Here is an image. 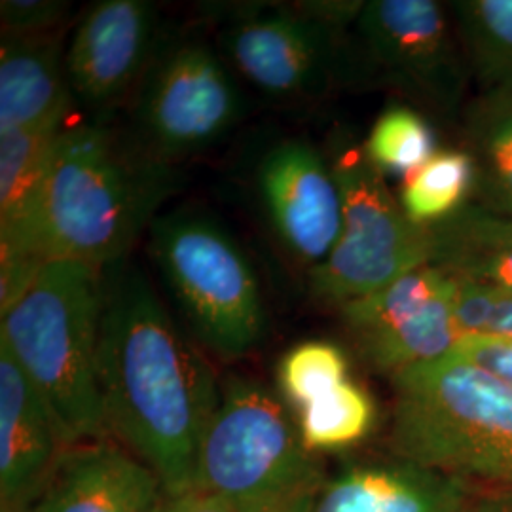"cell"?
<instances>
[{
	"label": "cell",
	"mask_w": 512,
	"mask_h": 512,
	"mask_svg": "<svg viewBox=\"0 0 512 512\" xmlns=\"http://www.w3.org/2000/svg\"><path fill=\"white\" fill-rule=\"evenodd\" d=\"M65 54V27L44 35H2L0 133L33 126L73 107Z\"/></svg>",
	"instance_id": "e0dca14e"
},
{
	"label": "cell",
	"mask_w": 512,
	"mask_h": 512,
	"mask_svg": "<svg viewBox=\"0 0 512 512\" xmlns=\"http://www.w3.org/2000/svg\"><path fill=\"white\" fill-rule=\"evenodd\" d=\"M348 357L327 340H308L289 349L277 365V389L294 412L319 401L348 382Z\"/></svg>",
	"instance_id": "603a6c76"
},
{
	"label": "cell",
	"mask_w": 512,
	"mask_h": 512,
	"mask_svg": "<svg viewBox=\"0 0 512 512\" xmlns=\"http://www.w3.org/2000/svg\"><path fill=\"white\" fill-rule=\"evenodd\" d=\"M465 143L482 207L512 217V92L482 93L469 107Z\"/></svg>",
	"instance_id": "d6986e66"
},
{
	"label": "cell",
	"mask_w": 512,
	"mask_h": 512,
	"mask_svg": "<svg viewBox=\"0 0 512 512\" xmlns=\"http://www.w3.org/2000/svg\"><path fill=\"white\" fill-rule=\"evenodd\" d=\"M456 293V279L427 264L340 311L361 355L391 378L448 357L458 346L463 332L456 319Z\"/></svg>",
	"instance_id": "8fae6325"
},
{
	"label": "cell",
	"mask_w": 512,
	"mask_h": 512,
	"mask_svg": "<svg viewBox=\"0 0 512 512\" xmlns=\"http://www.w3.org/2000/svg\"><path fill=\"white\" fill-rule=\"evenodd\" d=\"M473 186V162L467 152H437L404 177L399 202L406 217L425 226H437L454 217L465 205Z\"/></svg>",
	"instance_id": "44dd1931"
},
{
	"label": "cell",
	"mask_w": 512,
	"mask_h": 512,
	"mask_svg": "<svg viewBox=\"0 0 512 512\" xmlns=\"http://www.w3.org/2000/svg\"><path fill=\"white\" fill-rule=\"evenodd\" d=\"M467 512H512V492H476Z\"/></svg>",
	"instance_id": "f546056e"
},
{
	"label": "cell",
	"mask_w": 512,
	"mask_h": 512,
	"mask_svg": "<svg viewBox=\"0 0 512 512\" xmlns=\"http://www.w3.org/2000/svg\"><path fill=\"white\" fill-rule=\"evenodd\" d=\"M363 145L384 175L408 177L437 154L433 129L410 107H391L380 114Z\"/></svg>",
	"instance_id": "cb8c5ba5"
},
{
	"label": "cell",
	"mask_w": 512,
	"mask_h": 512,
	"mask_svg": "<svg viewBox=\"0 0 512 512\" xmlns=\"http://www.w3.org/2000/svg\"><path fill=\"white\" fill-rule=\"evenodd\" d=\"M103 268L50 260L0 310V344L35 385L69 446L109 439L99 391Z\"/></svg>",
	"instance_id": "3957f363"
},
{
	"label": "cell",
	"mask_w": 512,
	"mask_h": 512,
	"mask_svg": "<svg viewBox=\"0 0 512 512\" xmlns=\"http://www.w3.org/2000/svg\"><path fill=\"white\" fill-rule=\"evenodd\" d=\"M450 14L482 92H512V0H458Z\"/></svg>",
	"instance_id": "ffe728a7"
},
{
	"label": "cell",
	"mask_w": 512,
	"mask_h": 512,
	"mask_svg": "<svg viewBox=\"0 0 512 512\" xmlns=\"http://www.w3.org/2000/svg\"><path fill=\"white\" fill-rule=\"evenodd\" d=\"M459 359L490 372L512 387V340L501 336L465 334L452 351Z\"/></svg>",
	"instance_id": "4316f807"
},
{
	"label": "cell",
	"mask_w": 512,
	"mask_h": 512,
	"mask_svg": "<svg viewBox=\"0 0 512 512\" xmlns=\"http://www.w3.org/2000/svg\"><path fill=\"white\" fill-rule=\"evenodd\" d=\"M162 480L109 439L69 446L57 459L31 512H160Z\"/></svg>",
	"instance_id": "5bb4252c"
},
{
	"label": "cell",
	"mask_w": 512,
	"mask_h": 512,
	"mask_svg": "<svg viewBox=\"0 0 512 512\" xmlns=\"http://www.w3.org/2000/svg\"><path fill=\"white\" fill-rule=\"evenodd\" d=\"M67 448L50 408L0 344V512H31Z\"/></svg>",
	"instance_id": "9a60e30c"
},
{
	"label": "cell",
	"mask_w": 512,
	"mask_h": 512,
	"mask_svg": "<svg viewBox=\"0 0 512 512\" xmlns=\"http://www.w3.org/2000/svg\"><path fill=\"white\" fill-rule=\"evenodd\" d=\"M241 80L202 38L164 33L129 101V137L152 158L175 165L232 133L247 112Z\"/></svg>",
	"instance_id": "ba28073f"
},
{
	"label": "cell",
	"mask_w": 512,
	"mask_h": 512,
	"mask_svg": "<svg viewBox=\"0 0 512 512\" xmlns=\"http://www.w3.org/2000/svg\"><path fill=\"white\" fill-rule=\"evenodd\" d=\"M294 6L308 18L315 19L336 31H342L349 23L361 16L365 2H342V0H311V2H294Z\"/></svg>",
	"instance_id": "83f0119b"
},
{
	"label": "cell",
	"mask_w": 512,
	"mask_h": 512,
	"mask_svg": "<svg viewBox=\"0 0 512 512\" xmlns=\"http://www.w3.org/2000/svg\"><path fill=\"white\" fill-rule=\"evenodd\" d=\"M71 4L65 0H2V35H44L65 25Z\"/></svg>",
	"instance_id": "484cf974"
},
{
	"label": "cell",
	"mask_w": 512,
	"mask_h": 512,
	"mask_svg": "<svg viewBox=\"0 0 512 512\" xmlns=\"http://www.w3.org/2000/svg\"><path fill=\"white\" fill-rule=\"evenodd\" d=\"M164 37L160 10L148 0H99L67 42L65 71L88 118L110 122L131 101Z\"/></svg>",
	"instance_id": "7c38bea8"
},
{
	"label": "cell",
	"mask_w": 512,
	"mask_h": 512,
	"mask_svg": "<svg viewBox=\"0 0 512 512\" xmlns=\"http://www.w3.org/2000/svg\"><path fill=\"white\" fill-rule=\"evenodd\" d=\"M342 192L344 226L329 258L310 270L313 298L344 306L433 262L431 228L406 217L365 145L340 139L329 158Z\"/></svg>",
	"instance_id": "52a82bcc"
},
{
	"label": "cell",
	"mask_w": 512,
	"mask_h": 512,
	"mask_svg": "<svg viewBox=\"0 0 512 512\" xmlns=\"http://www.w3.org/2000/svg\"><path fill=\"white\" fill-rule=\"evenodd\" d=\"M160 512H232L228 511L219 501L207 497V495L198 494V492H188V494L175 495L167 497V501Z\"/></svg>",
	"instance_id": "f1b7e54d"
},
{
	"label": "cell",
	"mask_w": 512,
	"mask_h": 512,
	"mask_svg": "<svg viewBox=\"0 0 512 512\" xmlns=\"http://www.w3.org/2000/svg\"><path fill=\"white\" fill-rule=\"evenodd\" d=\"M148 234L150 256L196 340L222 359L255 351L266 334V304L232 234L198 209L164 213Z\"/></svg>",
	"instance_id": "8992f818"
},
{
	"label": "cell",
	"mask_w": 512,
	"mask_h": 512,
	"mask_svg": "<svg viewBox=\"0 0 512 512\" xmlns=\"http://www.w3.org/2000/svg\"><path fill=\"white\" fill-rule=\"evenodd\" d=\"M448 12L435 0L365 2L355 21L359 67L435 109H456L469 69Z\"/></svg>",
	"instance_id": "30bf717a"
},
{
	"label": "cell",
	"mask_w": 512,
	"mask_h": 512,
	"mask_svg": "<svg viewBox=\"0 0 512 512\" xmlns=\"http://www.w3.org/2000/svg\"><path fill=\"white\" fill-rule=\"evenodd\" d=\"M458 283L456 319L465 334L501 336L512 340V296L486 287Z\"/></svg>",
	"instance_id": "d4e9b609"
},
{
	"label": "cell",
	"mask_w": 512,
	"mask_h": 512,
	"mask_svg": "<svg viewBox=\"0 0 512 512\" xmlns=\"http://www.w3.org/2000/svg\"><path fill=\"white\" fill-rule=\"evenodd\" d=\"M395 458L475 492H512V387L456 355L391 376Z\"/></svg>",
	"instance_id": "277c9868"
},
{
	"label": "cell",
	"mask_w": 512,
	"mask_h": 512,
	"mask_svg": "<svg viewBox=\"0 0 512 512\" xmlns=\"http://www.w3.org/2000/svg\"><path fill=\"white\" fill-rule=\"evenodd\" d=\"M97 372L107 433L147 463L169 497L192 492L222 385L129 258L103 268Z\"/></svg>",
	"instance_id": "6da1fadb"
},
{
	"label": "cell",
	"mask_w": 512,
	"mask_h": 512,
	"mask_svg": "<svg viewBox=\"0 0 512 512\" xmlns=\"http://www.w3.org/2000/svg\"><path fill=\"white\" fill-rule=\"evenodd\" d=\"M300 439L311 454L349 450L370 433L376 406L361 385L348 380L294 416Z\"/></svg>",
	"instance_id": "7402d4cb"
},
{
	"label": "cell",
	"mask_w": 512,
	"mask_h": 512,
	"mask_svg": "<svg viewBox=\"0 0 512 512\" xmlns=\"http://www.w3.org/2000/svg\"><path fill=\"white\" fill-rule=\"evenodd\" d=\"M179 186L175 165L152 158L110 122L67 124L38 198V249L46 262L107 268L129 258Z\"/></svg>",
	"instance_id": "7a4b0ae2"
},
{
	"label": "cell",
	"mask_w": 512,
	"mask_h": 512,
	"mask_svg": "<svg viewBox=\"0 0 512 512\" xmlns=\"http://www.w3.org/2000/svg\"><path fill=\"white\" fill-rule=\"evenodd\" d=\"M256 194L275 238L296 262L317 268L344 226V202L330 160L306 139H283L256 165Z\"/></svg>",
	"instance_id": "4fadbf2b"
},
{
	"label": "cell",
	"mask_w": 512,
	"mask_h": 512,
	"mask_svg": "<svg viewBox=\"0 0 512 512\" xmlns=\"http://www.w3.org/2000/svg\"><path fill=\"white\" fill-rule=\"evenodd\" d=\"M433 266L459 283L512 296V217L465 205L431 226Z\"/></svg>",
	"instance_id": "ac0fdd59"
},
{
	"label": "cell",
	"mask_w": 512,
	"mask_h": 512,
	"mask_svg": "<svg viewBox=\"0 0 512 512\" xmlns=\"http://www.w3.org/2000/svg\"><path fill=\"white\" fill-rule=\"evenodd\" d=\"M475 494L452 476L393 456L330 478L313 512H467Z\"/></svg>",
	"instance_id": "2e32d148"
},
{
	"label": "cell",
	"mask_w": 512,
	"mask_h": 512,
	"mask_svg": "<svg viewBox=\"0 0 512 512\" xmlns=\"http://www.w3.org/2000/svg\"><path fill=\"white\" fill-rule=\"evenodd\" d=\"M239 80L281 103L313 101L357 69L340 33L283 2H205Z\"/></svg>",
	"instance_id": "9c48e42d"
},
{
	"label": "cell",
	"mask_w": 512,
	"mask_h": 512,
	"mask_svg": "<svg viewBox=\"0 0 512 512\" xmlns=\"http://www.w3.org/2000/svg\"><path fill=\"white\" fill-rule=\"evenodd\" d=\"M329 478L300 439L293 412L266 385L222 384L219 408L203 435L192 492L232 512H313Z\"/></svg>",
	"instance_id": "5b68a950"
}]
</instances>
